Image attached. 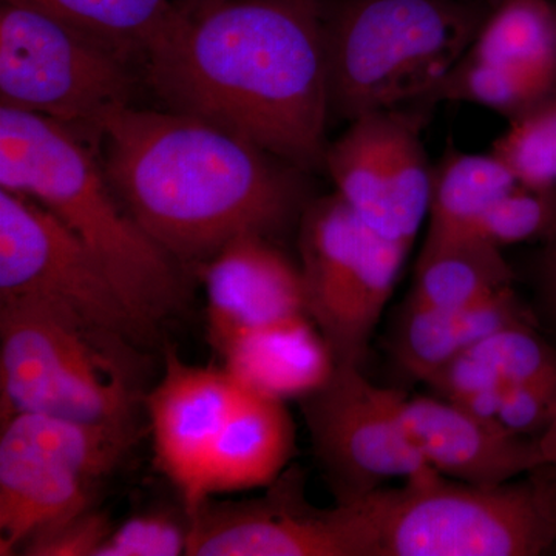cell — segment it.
<instances>
[{"mask_svg": "<svg viewBox=\"0 0 556 556\" xmlns=\"http://www.w3.org/2000/svg\"><path fill=\"white\" fill-rule=\"evenodd\" d=\"M536 441L541 456H543L544 466L556 468V419L540 438H536Z\"/></svg>", "mask_w": 556, "mask_h": 556, "instance_id": "32", "label": "cell"}, {"mask_svg": "<svg viewBox=\"0 0 556 556\" xmlns=\"http://www.w3.org/2000/svg\"><path fill=\"white\" fill-rule=\"evenodd\" d=\"M113 526L93 507L33 536L21 548L28 556H97Z\"/></svg>", "mask_w": 556, "mask_h": 556, "instance_id": "29", "label": "cell"}, {"mask_svg": "<svg viewBox=\"0 0 556 556\" xmlns=\"http://www.w3.org/2000/svg\"><path fill=\"white\" fill-rule=\"evenodd\" d=\"M482 0H338L325 11L331 115L424 104L470 49Z\"/></svg>", "mask_w": 556, "mask_h": 556, "instance_id": "5", "label": "cell"}, {"mask_svg": "<svg viewBox=\"0 0 556 556\" xmlns=\"http://www.w3.org/2000/svg\"><path fill=\"white\" fill-rule=\"evenodd\" d=\"M353 556H536L556 548V485L441 475L338 503Z\"/></svg>", "mask_w": 556, "mask_h": 556, "instance_id": "4", "label": "cell"}, {"mask_svg": "<svg viewBox=\"0 0 556 556\" xmlns=\"http://www.w3.org/2000/svg\"><path fill=\"white\" fill-rule=\"evenodd\" d=\"M46 11L141 70L181 20L175 0H14Z\"/></svg>", "mask_w": 556, "mask_h": 556, "instance_id": "22", "label": "cell"}, {"mask_svg": "<svg viewBox=\"0 0 556 556\" xmlns=\"http://www.w3.org/2000/svg\"><path fill=\"white\" fill-rule=\"evenodd\" d=\"M139 228L182 268L236 237H273L302 214L298 167L175 110H113L89 139Z\"/></svg>", "mask_w": 556, "mask_h": 556, "instance_id": "2", "label": "cell"}, {"mask_svg": "<svg viewBox=\"0 0 556 556\" xmlns=\"http://www.w3.org/2000/svg\"><path fill=\"white\" fill-rule=\"evenodd\" d=\"M518 182L493 150L486 155L448 150L431 172L427 236H477L482 217Z\"/></svg>", "mask_w": 556, "mask_h": 556, "instance_id": "23", "label": "cell"}, {"mask_svg": "<svg viewBox=\"0 0 556 556\" xmlns=\"http://www.w3.org/2000/svg\"><path fill=\"white\" fill-rule=\"evenodd\" d=\"M401 391L375 386L361 367L336 364L329 378L299 399L311 444L338 503L387 482L437 477L401 415Z\"/></svg>", "mask_w": 556, "mask_h": 556, "instance_id": "11", "label": "cell"}, {"mask_svg": "<svg viewBox=\"0 0 556 556\" xmlns=\"http://www.w3.org/2000/svg\"><path fill=\"white\" fill-rule=\"evenodd\" d=\"M556 375V351L532 321L508 325L478 340L428 382L439 397L456 401L470 393L506 390Z\"/></svg>", "mask_w": 556, "mask_h": 556, "instance_id": "21", "label": "cell"}, {"mask_svg": "<svg viewBox=\"0 0 556 556\" xmlns=\"http://www.w3.org/2000/svg\"><path fill=\"white\" fill-rule=\"evenodd\" d=\"M409 249L369 229L336 192L303 208L299 266L306 314L336 364L362 368Z\"/></svg>", "mask_w": 556, "mask_h": 556, "instance_id": "9", "label": "cell"}, {"mask_svg": "<svg viewBox=\"0 0 556 556\" xmlns=\"http://www.w3.org/2000/svg\"><path fill=\"white\" fill-rule=\"evenodd\" d=\"M556 419V375L506 388L496 422L511 433L540 438Z\"/></svg>", "mask_w": 556, "mask_h": 556, "instance_id": "30", "label": "cell"}, {"mask_svg": "<svg viewBox=\"0 0 556 556\" xmlns=\"http://www.w3.org/2000/svg\"><path fill=\"white\" fill-rule=\"evenodd\" d=\"M141 70L28 3L0 5V101L46 116L84 139L131 105Z\"/></svg>", "mask_w": 556, "mask_h": 556, "instance_id": "8", "label": "cell"}, {"mask_svg": "<svg viewBox=\"0 0 556 556\" xmlns=\"http://www.w3.org/2000/svg\"><path fill=\"white\" fill-rule=\"evenodd\" d=\"M401 415L424 460L453 481L503 485L544 466L536 438L511 433L448 399L402 394Z\"/></svg>", "mask_w": 556, "mask_h": 556, "instance_id": "16", "label": "cell"}, {"mask_svg": "<svg viewBox=\"0 0 556 556\" xmlns=\"http://www.w3.org/2000/svg\"><path fill=\"white\" fill-rule=\"evenodd\" d=\"M181 13L186 16H199L204 11L214 9L226 0H175Z\"/></svg>", "mask_w": 556, "mask_h": 556, "instance_id": "33", "label": "cell"}, {"mask_svg": "<svg viewBox=\"0 0 556 556\" xmlns=\"http://www.w3.org/2000/svg\"><path fill=\"white\" fill-rule=\"evenodd\" d=\"M0 189L36 201L67 226L150 327L185 306V268L130 217L93 146L76 131L0 105Z\"/></svg>", "mask_w": 556, "mask_h": 556, "instance_id": "3", "label": "cell"}, {"mask_svg": "<svg viewBox=\"0 0 556 556\" xmlns=\"http://www.w3.org/2000/svg\"><path fill=\"white\" fill-rule=\"evenodd\" d=\"M189 515L179 518L169 511L131 517L112 532L97 556L188 555Z\"/></svg>", "mask_w": 556, "mask_h": 556, "instance_id": "28", "label": "cell"}, {"mask_svg": "<svg viewBox=\"0 0 556 556\" xmlns=\"http://www.w3.org/2000/svg\"><path fill=\"white\" fill-rule=\"evenodd\" d=\"M538 295L544 316L556 325V233L544 243L538 266Z\"/></svg>", "mask_w": 556, "mask_h": 556, "instance_id": "31", "label": "cell"}, {"mask_svg": "<svg viewBox=\"0 0 556 556\" xmlns=\"http://www.w3.org/2000/svg\"><path fill=\"white\" fill-rule=\"evenodd\" d=\"M556 233V189H536L518 182L490 207L477 237L503 249L546 241Z\"/></svg>", "mask_w": 556, "mask_h": 556, "instance_id": "27", "label": "cell"}, {"mask_svg": "<svg viewBox=\"0 0 556 556\" xmlns=\"http://www.w3.org/2000/svg\"><path fill=\"white\" fill-rule=\"evenodd\" d=\"M281 477L257 500L201 504L189 515L188 555L351 556L338 507L309 506L298 478Z\"/></svg>", "mask_w": 556, "mask_h": 556, "instance_id": "14", "label": "cell"}, {"mask_svg": "<svg viewBox=\"0 0 556 556\" xmlns=\"http://www.w3.org/2000/svg\"><path fill=\"white\" fill-rule=\"evenodd\" d=\"M325 0H226L186 16L142 80L175 112L247 139L299 170L324 166L331 115Z\"/></svg>", "mask_w": 556, "mask_h": 556, "instance_id": "1", "label": "cell"}, {"mask_svg": "<svg viewBox=\"0 0 556 556\" xmlns=\"http://www.w3.org/2000/svg\"><path fill=\"white\" fill-rule=\"evenodd\" d=\"M218 356L241 387L283 402L305 397L336 367L328 343L308 316L249 331Z\"/></svg>", "mask_w": 556, "mask_h": 556, "instance_id": "18", "label": "cell"}, {"mask_svg": "<svg viewBox=\"0 0 556 556\" xmlns=\"http://www.w3.org/2000/svg\"><path fill=\"white\" fill-rule=\"evenodd\" d=\"M294 444V424L285 402L243 388L208 456L204 503L223 493L274 484L285 473Z\"/></svg>", "mask_w": 556, "mask_h": 556, "instance_id": "17", "label": "cell"}, {"mask_svg": "<svg viewBox=\"0 0 556 556\" xmlns=\"http://www.w3.org/2000/svg\"><path fill=\"white\" fill-rule=\"evenodd\" d=\"M412 105L350 121L324 166L336 193L369 229L412 248L430 212L431 172Z\"/></svg>", "mask_w": 556, "mask_h": 556, "instance_id": "12", "label": "cell"}, {"mask_svg": "<svg viewBox=\"0 0 556 556\" xmlns=\"http://www.w3.org/2000/svg\"><path fill=\"white\" fill-rule=\"evenodd\" d=\"M492 150L521 185L556 189V83L525 115L508 123Z\"/></svg>", "mask_w": 556, "mask_h": 556, "instance_id": "26", "label": "cell"}, {"mask_svg": "<svg viewBox=\"0 0 556 556\" xmlns=\"http://www.w3.org/2000/svg\"><path fill=\"white\" fill-rule=\"evenodd\" d=\"M532 321L514 288L459 311L407 302L393 336V353L415 379L430 382L468 346L508 325Z\"/></svg>", "mask_w": 556, "mask_h": 556, "instance_id": "19", "label": "cell"}, {"mask_svg": "<svg viewBox=\"0 0 556 556\" xmlns=\"http://www.w3.org/2000/svg\"><path fill=\"white\" fill-rule=\"evenodd\" d=\"M137 427L21 413L0 434V555L93 507L97 485L118 470Z\"/></svg>", "mask_w": 556, "mask_h": 556, "instance_id": "7", "label": "cell"}, {"mask_svg": "<svg viewBox=\"0 0 556 556\" xmlns=\"http://www.w3.org/2000/svg\"><path fill=\"white\" fill-rule=\"evenodd\" d=\"M555 83L556 78L532 70L493 64L464 54L424 104L467 102L493 110L511 123L532 109Z\"/></svg>", "mask_w": 556, "mask_h": 556, "instance_id": "25", "label": "cell"}, {"mask_svg": "<svg viewBox=\"0 0 556 556\" xmlns=\"http://www.w3.org/2000/svg\"><path fill=\"white\" fill-rule=\"evenodd\" d=\"M466 54L556 78V3L489 0L484 21Z\"/></svg>", "mask_w": 556, "mask_h": 556, "instance_id": "24", "label": "cell"}, {"mask_svg": "<svg viewBox=\"0 0 556 556\" xmlns=\"http://www.w3.org/2000/svg\"><path fill=\"white\" fill-rule=\"evenodd\" d=\"M139 348L35 300H0V417L21 413L135 426Z\"/></svg>", "mask_w": 556, "mask_h": 556, "instance_id": "6", "label": "cell"}, {"mask_svg": "<svg viewBox=\"0 0 556 556\" xmlns=\"http://www.w3.org/2000/svg\"><path fill=\"white\" fill-rule=\"evenodd\" d=\"M200 273L206 288L207 339L217 354L249 331L308 316L302 270L270 237H236Z\"/></svg>", "mask_w": 556, "mask_h": 556, "instance_id": "15", "label": "cell"}, {"mask_svg": "<svg viewBox=\"0 0 556 556\" xmlns=\"http://www.w3.org/2000/svg\"><path fill=\"white\" fill-rule=\"evenodd\" d=\"M14 299L46 303L139 350L155 340L156 329L67 226L36 201L0 189V300Z\"/></svg>", "mask_w": 556, "mask_h": 556, "instance_id": "10", "label": "cell"}, {"mask_svg": "<svg viewBox=\"0 0 556 556\" xmlns=\"http://www.w3.org/2000/svg\"><path fill=\"white\" fill-rule=\"evenodd\" d=\"M514 288V270L503 249L481 237H426L408 302L459 311Z\"/></svg>", "mask_w": 556, "mask_h": 556, "instance_id": "20", "label": "cell"}, {"mask_svg": "<svg viewBox=\"0 0 556 556\" xmlns=\"http://www.w3.org/2000/svg\"><path fill=\"white\" fill-rule=\"evenodd\" d=\"M243 393L225 368L197 367L164 348L159 382L144 394L156 467L190 515L204 503L203 479L219 431Z\"/></svg>", "mask_w": 556, "mask_h": 556, "instance_id": "13", "label": "cell"}]
</instances>
